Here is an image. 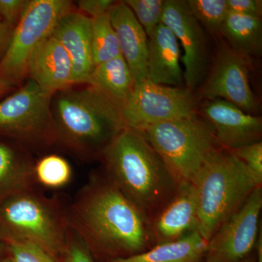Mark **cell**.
<instances>
[{"label": "cell", "instance_id": "cell-13", "mask_svg": "<svg viewBox=\"0 0 262 262\" xmlns=\"http://www.w3.org/2000/svg\"><path fill=\"white\" fill-rule=\"evenodd\" d=\"M202 113L222 149L233 151L261 141V117L246 113L228 101L208 100L203 104Z\"/></svg>", "mask_w": 262, "mask_h": 262}, {"label": "cell", "instance_id": "cell-4", "mask_svg": "<svg viewBox=\"0 0 262 262\" xmlns=\"http://www.w3.org/2000/svg\"><path fill=\"white\" fill-rule=\"evenodd\" d=\"M192 184L198 204L196 231L207 241L261 187L244 164L222 148L207 159Z\"/></svg>", "mask_w": 262, "mask_h": 262}, {"label": "cell", "instance_id": "cell-29", "mask_svg": "<svg viewBox=\"0 0 262 262\" xmlns=\"http://www.w3.org/2000/svg\"><path fill=\"white\" fill-rule=\"evenodd\" d=\"M232 153L248 168L258 185L262 183V142L253 143L234 149Z\"/></svg>", "mask_w": 262, "mask_h": 262}, {"label": "cell", "instance_id": "cell-21", "mask_svg": "<svg viewBox=\"0 0 262 262\" xmlns=\"http://www.w3.org/2000/svg\"><path fill=\"white\" fill-rule=\"evenodd\" d=\"M220 34L229 47L246 58L259 54L262 46V22L260 17L230 13L227 15Z\"/></svg>", "mask_w": 262, "mask_h": 262}, {"label": "cell", "instance_id": "cell-6", "mask_svg": "<svg viewBox=\"0 0 262 262\" xmlns=\"http://www.w3.org/2000/svg\"><path fill=\"white\" fill-rule=\"evenodd\" d=\"M139 133L159 155L179 184H192L207 159L222 148L210 124L198 115L155 124Z\"/></svg>", "mask_w": 262, "mask_h": 262}, {"label": "cell", "instance_id": "cell-12", "mask_svg": "<svg viewBox=\"0 0 262 262\" xmlns=\"http://www.w3.org/2000/svg\"><path fill=\"white\" fill-rule=\"evenodd\" d=\"M162 23L168 27L184 50V81L192 91L205 80L209 67L206 32L188 8L185 1L166 0Z\"/></svg>", "mask_w": 262, "mask_h": 262}, {"label": "cell", "instance_id": "cell-20", "mask_svg": "<svg viewBox=\"0 0 262 262\" xmlns=\"http://www.w3.org/2000/svg\"><path fill=\"white\" fill-rule=\"evenodd\" d=\"M87 84L121 108L132 92L134 80L121 56L96 66Z\"/></svg>", "mask_w": 262, "mask_h": 262}, {"label": "cell", "instance_id": "cell-11", "mask_svg": "<svg viewBox=\"0 0 262 262\" xmlns=\"http://www.w3.org/2000/svg\"><path fill=\"white\" fill-rule=\"evenodd\" d=\"M248 61L222 43L205 79L202 96L207 100H225L251 115L257 113L258 103L250 84Z\"/></svg>", "mask_w": 262, "mask_h": 262}, {"label": "cell", "instance_id": "cell-24", "mask_svg": "<svg viewBox=\"0 0 262 262\" xmlns=\"http://www.w3.org/2000/svg\"><path fill=\"white\" fill-rule=\"evenodd\" d=\"M72 176L70 163L59 155H47L34 165L36 182L51 189L67 185L70 182Z\"/></svg>", "mask_w": 262, "mask_h": 262}, {"label": "cell", "instance_id": "cell-35", "mask_svg": "<svg viewBox=\"0 0 262 262\" xmlns=\"http://www.w3.org/2000/svg\"><path fill=\"white\" fill-rule=\"evenodd\" d=\"M262 236L261 232L258 234L257 241H256V249H257V261L262 262Z\"/></svg>", "mask_w": 262, "mask_h": 262}, {"label": "cell", "instance_id": "cell-8", "mask_svg": "<svg viewBox=\"0 0 262 262\" xmlns=\"http://www.w3.org/2000/svg\"><path fill=\"white\" fill-rule=\"evenodd\" d=\"M120 112L125 127L138 132L155 124L198 115L196 98L190 90L155 84L147 79L134 84Z\"/></svg>", "mask_w": 262, "mask_h": 262}, {"label": "cell", "instance_id": "cell-15", "mask_svg": "<svg viewBox=\"0 0 262 262\" xmlns=\"http://www.w3.org/2000/svg\"><path fill=\"white\" fill-rule=\"evenodd\" d=\"M53 36L68 53L75 84L88 83L95 68L91 46V18L72 10L58 20Z\"/></svg>", "mask_w": 262, "mask_h": 262}, {"label": "cell", "instance_id": "cell-23", "mask_svg": "<svg viewBox=\"0 0 262 262\" xmlns=\"http://www.w3.org/2000/svg\"><path fill=\"white\" fill-rule=\"evenodd\" d=\"M91 46L95 67L122 56L108 13L91 18Z\"/></svg>", "mask_w": 262, "mask_h": 262}, {"label": "cell", "instance_id": "cell-19", "mask_svg": "<svg viewBox=\"0 0 262 262\" xmlns=\"http://www.w3.org/2000/svg\"><path fill=\"white\" fill-rule=\"evenodd\" d=\"M208 241L195 230L182 238L156 245L144 252L106 262H201Z\"/></svg>", "mask_w": 262, "mask_h": 262}, {"label": "cell", "instance_id": "cell-27", "mask_svg": "<svg viewBox=\"0 0 262 262\" xmlns=\"http://www.w3.org/2000/svg\"><path fill=\"white\" fill-rule=\"evenodd\" d=\"M7 255L13 262H59L44 248L29 243H5Z\"/></svg>", "mask_w": 262, "mask_h": 262}, {"label": "cell", "instance_id": "cell-37", "mask_svg": "<svg viewBox=\"0 0 262 262\" xmlns=\"http://www.w3.org/2000/svg\"><path fill=\"white\" fill-rule=\"evenodd\" d=\"M239 262H256L254 261V259H253V258L249 257V256H248L247 258H244V260H242V261Z\"/></svg>", "mask_w": 262, "mask_h": 262}, {"label": "cell", "instance_id": "cell-36", "mask_svg": "<svg viewBox=\"0 0 262 262\" xmlns=\"http://www.w3.org/2000/svg\"><path fill=\"white\" fill-rule=\"evenodd\" d=\"M6 256V246H5V243L0 239V262H3Z\"/></svg>", "mask_w": 262, "mask_h": 262}, {"label": "cell", "instance_id": "cell-17", "mask_svg": "<svg viewBox=\"0 0 262 262\" xmlns=\"http://www.w3.org/2000/svg\"><path fill=\"white\" fill-rule=\"evenodd\" d=\"M108 16L134 84L146 80L148 37L145 31L125 2L115 3L108 10Z\"/></svg>", "mask_w": 262, "mask_h": 262}, {"label": "cell", "instance_id": "cell-26", "mask_svg": "<svg viewBox=\"0 0 262 262\" xmlns=\"http://www.w3.org/2000/svg\"><path fill=\"white\" fill-rule=\"evenodd\" d=\"M135 15L147 37L162 23L163 0H127L124 1Z\"/></svg>", "mask_w": 262, "mask_h": 262}, {"label": "cell", "instance_id": "cell-22", "mask_svg": "<svg viewBox=\"0 0 262 262\" xmlns=\"http://www.w3.org/2000/svg\"><path fill=\"white\" fill-rule=\"evenodd\" d=\"M34 165L27 155L0 142V198L34 186Z\"/></svg>", "mask_w": 262, "mask_h": 262}, {"label": "cell", "instance_id": "cell-1", "mask_svg": "<svg viewBox=\"0 0 262 262\" xmlns=\"http://www.w3.org/2000/svg\"><path fill=\"white\" fill-rule=\"evenodd\" d=\"M68 217L93 254L108 256V261L149 248L145 220L107 178L91 179L76 198Z\"/></svg>", "mask_w": 262, "mask_h": 262}, {"label": "cell", "instance_id": "cell-2", "mask_svg": "<svg viewBox=\"0 0 262 262\" xmlns=\"http://www.w3.org/2000/svg\"><path fill=\"white\" fill-rule=\"evenodd\" d=\"M102 157L108 180L149 226L178 189L173 174L140 133L127 127Z\"/></svg>", "mask_w": 262, "mask_h": 262}, {"label": "cell", "instance_id": "cell-3", "mask_svg": "<svg viewBox=\"0 0 262 262\" xmlns=\"http://www.w3.org/2000/svg\"><path fill=\"white\" fill-rule=\"evenodd\" d=\"M51 112L56 140L82 158L102 157L125 128L120 108L89 86L53 95Z\"/></svg>", "mask_w": 262, "mask_h": 262}, {"label": "cell", "instance_id": "cell-34", "mask_svg": "<svg viewBox=\"0 0 262 262\" xmlns=\"http://www.w3.org/2000/svg\"><path fill=\"white\" fill-rule=\"evenodd\" d=\"M13 85V84L8 81L0 79V96L8 92Z\"/></svg>", "mask_w": 262, "mask_h": 262}, {"label": "cell", "instance_id": "cell-18", "mask_svg": "<svg viewBox=\"0 0 262 262\" xmlns=\"http://www.w3.org/2000/svg\"><path fill=\"white\" fill-rule=\"evenodd\" d=\"M178 39L165 24L148 37L146 79L153 83L181 87L184 77L180 66Z\"/></svg>", "mask_w": 262, "mask_h": 262}, {"label": "cell", "instance_id": "cell-9", "mask_svg": "<svg viewBox=\"0 0 262 262\" xmlns=\"http://www.w3.org/2000/svg\"><path fill=\"white\" fill-rule=\"evenodd\" d=\"M53 95L30 79L0 102V133L31 144L56 140L51 112Z\"/></svg>", "mask_w": 262, "mask_h": 262}, {"label": "cell", "instance_id": "cell-31", "mask_svg": "<svg viewBox=\"0 0 262 262\" xmlns=\"http://www.w3.org/2000/svg\"><path fill=\"white\" fill-rule=\"evenodd\" d=\"M227 3L230 13L261 18V0H227Z\"/></svg>", "mask_w": 262, "mask_h": 262}, {"label": "cell", "instance_id": "cell-30", "mask_svg": "<svg viewBox=\"0 0 262 262\" xmlns=\"http://www.w3.org/2000/svg\"><path fill=\"white\" fill-rule=\"evenodd\" d=\"M27 3L24 0H0V16L14 28Z\"/></svg>", "mask_w": 262, "mask_h": 262}, {"label": "cell", "instance_id": "cell-7", "mask_svg": "<svg viewBox=\"0 0 262 262\" xmlns=\"http://www.w3.org/2000/svg\"><path fill=\"white\" fill-rule=\"evenodd\" d=\"M71 6V2L65 0L27 1L0 61V79L12 84L21 82L31 55L52 35L58 20L70 11Z\"/></svg>", "mask_w": 262, "mask_h": 262}, {"label": "cell", "instance_id": "cell-16", "mask_svg": "<svg viewBox=\"0 0 262 262\" xmlns=\"http://www.w3.org/2000/svg\"><path fill=\"white\" fill-rule=\"evenodd\" d=\"M27 74L41 89L52 95L75 84L70 56L53 35L33 52L27 65Z\"/></svg>", "mask_w": 262, "mask_h": 262}, {"label": "cell", "instance_id": "cell-5", "mask_svg": "<svg viewBox=\"0 0 262 262\" xmlns=\"http://www.w3.org/2000/svg\"><path fill=\"white\" fill-rule=\"evenodd\" d=\"M68 213L33 187L0 198V239L37 245L58 258L67 243Z\"/></svg>", "mask_w": 262, "mask_h": 262}, {"label": "cell", "instance_id": "cell-38", "mask_svg": "<svg viewBox=\"0 0 262 262\" xmlns=\"http://www.w3.org/2000/svg\"><path fill=\"white\" fill-rule=\"evenodd\" d=\"M3 262H13V261H12V260L10 259V258L9 257V256H8V255H7L6 257H5V259L3 260Z\"/></svg>", "mask_w": 262, "mask_h": 262}, {"label": "cell", "instance_id": "cell-25", "mask_svg": "<svg viewBox=\"0 0 262 262\" xmlns=\"http://www.w3.org/2000/svg\"><path fill=\"white\" fill-rule=\"evenodd\" d=\"M185 2L188 8L202 27L211 33H220L229 13L227 0H188Z\"/></svg>", "mask_w": 262, "mask_h": 262}, {"label": "cell", "instance_id": "cell-14", "mask_svg": "<svg viewBox=\"0 0 262 262\" xmlns=\"http://www.w3.org/2000/svg\"><path fill=\"white\" fill-rule=\"evenodd\" d=\"M198 204L190 183L179 184L166 206L150 222V238L157 245L177 241L196 230Z\"/></svg>", "mask_w": 262, "mask_h": 262}, {"label": "cell", "instance_id": "cell-10", "mask_svg": "<svg viewBox=\"0 0 262 262\" xmlns=\"http://www.w3.org/2000/svg\"><path fill=\"white\" fill-rule=\"evenodd\" d=\"M261 208V186L215 231L208 241L204 262H239L247 258L259 234Z\"/></svg>", "mask_w": 262, "mask_h": 262}, {"label": "cell", "instance_id": "cell-32", "mask_svg": "<svg viewBox=\"0 0 262 262\" xmlns=\"http://www.w3.org/2000/svg\"><path fill=\"white\" fill-rule=\"evenodd\" d=\"M115 3V2L112 0H81L77 2L80 10L91 18L108 13Z\"/></svg>", "mask_w": 262, "mask_h": 262}, {"label": "cell", "instance_id": "cell-33", "mask_svg": "<svg viewBox=\"0 0 262 262\" xmlns=\"http://www.w3.org/2000/svg\"><path fill=\"white\" fill-rule=\"evenodd\" d=\"M13 29L0 16V61L9 45Z\"/></svg>", "mask_w": 262, "mask_h": 262}, {"label": "cell", "instance_id": "cell-28", "mask_svg": "<svg viewBox=\"0 0 262 262\" xmlns=\"http://www.w3.org/2000/svg\"><path fill=\"white\" fill-rule=\"evenodd\" d=\"M59 262H96L94 255L85 241L70 224Z\"/></svg>", "mask_w": 262, "mask_h": 262}]
</instances>
